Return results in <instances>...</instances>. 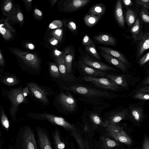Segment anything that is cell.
<instances>
[{
  "label": "cell",
  "mask_w": 149,
  "mask_h": 149,
  "mask_svg": "<svg viewBox=\"0 0 149 149\" xmlns=\"http://www.w3.org/2000/svg\"><path fill=\"white\" fill-rule=\"evenodd\" d=\"M23 88L21 86L11 88L9 90L2 89V95L7 97L10 102L9 113L12 120L15 123L17 122L16 114L19 105L23 103L29 104L27 96L23 92Z\"/></svg>",
  "instance_id": "1"
},
{
  "label": "cell",
  "mask_w": 149,
  "mask_h": 149,
  "mask_svg": "<svg viewBox=\"0 0 149 149\" xmlns=\"http://www.w3.org/2000/svg\"><path fill=\"white\" fill-rule=\"evenodd\" d=\"M53 104L58 112L65 115L73 113L77 109L76 100L68 91L65 93L63 91H61L56 94Z\"/></svg>",
  "instance_id": "2"
},
{
  "label": "cell",
  "mask_w": 149,
  "mask_h": 149,
  "mask_svg": "<svg viewBox=\"0 0 149 149\" xmlns=\"http://www.w3.org/2000/svg\"><path fill=\"white\" fill-rule=\"evenodd\" d=\"M63 88L66 91L88 97L106 99H111L114 97L112 93L110 92L96 89L83 84H74L68 86H64Z\"/></svg>",
  "instance_id": "3"
},
{
  "label": "cell",
  "mask_w": 149,
  "mask_h": 149,
  "mask_svg": "<svg viewBox=\"0 0 149 149\" xmlns=\"http://www.w3.org/2000/svg\"><path fill=\"white\" fill-rule=\"evenodd\" d=\"M14 149H38L34 130L29 125L21 127L16 138Z\"/></svg>",
  "instance_id": "4"
},
{
  "label": "cell",
  "mask_w": 149,
  "mask_h": 149,
  "mask_svg": "<svg viewBox=\"0 0 149 149\" xmlns=\"http://www.w3.org/2000/svg\"><path fill=\"white\" fill-rule=\"evenodd\" d=\"M27 116L33 119L38 120H46L52 124L62 127L72 135L77 132L75 126L67 121L63 117L57 116L46 112L38 113H29Z\"/></svg>",
  "instance_id": "5"
},
{
  "label": "cell",
  "mask_w": 149,
  "mask_h": 149,
  "mask_svg": "<svg viewBox=\"0 0 149 149\" xmlns=\"http://www.w3.org/2000/svg\"><path fill=\"white\" fill-rule=\"evenodd\" d=\"M26 84L29 89L30 93L36 100L43 105L46 106L49 104L48 97L54 94V92L50 88L33 82H27Z\"/></svg>",
  "instance_id": "6"
},
{
  "label": "cell",
  "mask_w": 149,
  "mask_h": 149,
  "mask_svg": "<svg viewBox=\"0 0 149 149\" xmlns=\"http://www.w3.org/2000/svg\"><path fill=\"white\" fill-rule=\"evenodd\" d=\"M13 52L23 60L28 67L29 73L36 75L40 73L39 71L41 69L40 61L35 55L22 52L17 49H15Z\"/></svg>",
  "instance_id": "7"
},
{
  "label": "cell",
  "mask_w": 149,
  "mask_h": 149,
  "mask_svg": "<svg viewBox=\"0 0 149 149\" xmlns=\"http://www.w3.org/2000/svg\"><path fill=\"white\" fill-rule=\"evenodd\" d=\"M106 130L108 136L117 141L127 145L132 144V141L131 138L118 124L108 125Z\"/></svg>",
  "instance_id": "8"
},
{
  "label": "cell",
  "mask_w": 149,
  "mask_h": 149,
  "mask_svg": "<svg viewBox=\"0 0 149 149\" xmlns=\"http://www.w3.org/2000/svg\"><path fill=\"white\" fill-rule=\"evenodd\" d=\"M81 78L83 81L90 82L104 89L116 91L119 88V85L106 77L83 76Z\"/></svg>",
  "instance_id": "9"
},
{
  "label": "cell",
  "mask_w": 149,
  "mask_h": 149,
  "mask_svg": "<svg viewBox=\"0 0 149 149\" xmlns=\"http://www.w3.org/2000/svg\"><path fill=\"white\" fill-rule=\"evenodd\" d=\"M65 54L58 57L56 59V63L59 69L61 79L67 83H75L78 81V79L73 74H70L67 72L65 60Z\"/></svg>",
  "instance_id": "10"
},
{
  "label": "cell",
  "mask_w": 149,
  "mask_h": 149,
  "mask_svg": "<svg viewBox=\"0 0 149 149\" xmlns=\"http://www.w3.org/2000/svg\"><path fill=\"white\" fill-rule=\"evenodd\" d=\"M36 130L40 149H53L49 134L47 129L38 126Z\"/></svg>",
  "instance_id": "11"
},
{
  "label": "cell",
  "mask_w": 149,
  "mask_h": 149,
  "mask_svg": "<svg viewBox=\"0 0 149 149\" xmlns=\"http://www.w3.org/2000/svg\"><path fill=\"white\" fill-rule=\"evenodd\" d=\"M81 61L89 66L108 73H109V72L112 71H118L115 68L88 56L82 57Z\"/></svg>",
  "instance_id": "12"
},
{
  "label": "cell",
  "mask_w": 149,
  "mask_h": 149,
  "mask_svg": "<svg viewBox=\"0 0 149 149\" xmlns=\"http://www.w3.org/2000/svg\"><path fill=\"white\" fill-rule=\"evenodd\" d=\"M78 70L84 76L104 77L109 74L89 66L81 61L79 62Z\"/></svg>",
  "instance_id": "13"
},
{
  "label": "cell",
  "mask_w": 149,
  "mask_h": 149,
  "mask_svg": "<svg viewBox=\"0 0 149 149\" xmlns=\"http://www.w3.org/2000/svg\"><path fill=\"white\" fill-rule=\"evenodd\" d=\"M127 117L132 118L131 116L126 109L119 111L113 110L109 112L108 115L104 121L107 123L108 125L117 124Z\"/></svg>",
  "instance_id": "14"
},
{
  "label": "cell",
  "mask_w": 149,
  "mask_h": 149,
  "mask_svg": "<svg viewBox=\"0 0 149 149\" xmlns=\"http://www.w3.org/2000/svg\"><path fill=\"white\" fill-rule=\"evenodd\" d=\"M0 81L4 85L10 86H16L21 81L15 75L12 74L0 72Z\"/></svg>",
  "instance_id": "15"
},
{
  "label": "cell",
  "mask_w": 149,
  "mask_h": 149,
  "mask_svg": "<svg viewBox=\"0 0 149 149\" xmlns=\"http://www.w3.org/2000/svg\"><path fill=\"white\" fill-rule=\"evenodd\" d=\"M51 132L54 149H65V144L59 128L56 126Z\"/></svg>",
  "instance_id": "16"
},
{
  "label": "cell",
  "mask_w": 149,
  "mask_h": 149,
  "mask_svg": "<svg viewBox=\"0 0 149 149\" xmlns=\"http://www.w3.org/2000/svg\"><path fill=\"white\" fill-rule=\"evenodd\" d=\"M100 54L102 57L109 63L124 72H127L126 65L117 59L110 55L101 51Z\"/></svg>",
  "instance_id": "17"
},
{
  "label": "cell",
  "mask_w": 149,
  "mask_h": 149,
  "mask_svg": "<svg viewBox=\"0 0 149 149\" xmlns=\"http://www.w3.org/2000/svg\"><path fill=\"white\" fill-rule=\"evenodd\" d=\"M89 0H73L68 1L65 4V10L67 11H76L88 3Z\"/></svg>",
  "instance_id": "18"
},
{
  "label": "cell",
  "mask_w": 149,
  "mask_h": 149,
  "mask_svg": "<svg viewBox=\"0 0 149 149\" xmlns=\"http://www.w3.org/2000/svg\"><path fill=\"white\" fill-rule=\"evenodd\" d=\"M98 48L100 51L117 59L126 65H128L127 60L122 54L117 51L105 46H98Z\"/></svg>",
  "instance_id": "19"
},
{
  "label": "cell",
  "mask_w": 149,
  "mask_h": 149,
  "mask_svg": "<svg viewBox=\"0 0 149 149\" xmlns=\"http://www.w3.org/2000/svg\"><path fill=\"white\" fill-rule=\"evenodd\" d=\"M139 40V41L138 46L137 55L139 56L149 48V32L143 34Z\"/></svg>",
  "instance_id": "20"
},
{
  "label": "cell",
  "mask_w": 149,
  "mask_h": 149,
  "mask_svg": "<svg viewBox=\"0 0 149 149\" xmlns=\"http://www.w3.org/2000/svg\"><path fill=\"white\" fill-rule=\"evenodd\" d=\"M114 15L119 26L121 27L123 26L125 24V20L121 0L118 1L116 3L114 11Z\"/></svg>",
  "instance_id": "21"
},
{
  "label": "cell",
  "mask_w": 149,
  "mask_h": 149,
  "mask_svg": "<svg viewBox=\"0 0 149 149\" xmlns=\"http://www.w3.org/2000/svg\"><path fill=\"white\" fill-rule=\"evenodd\" d=\"M94 38L99 42L104 45L115 46L116 44L115 38L108 34H101L95 36Z\"/></svg>",
  "instance_id": "22"
},
{
  "label": "cell",
  "mask_w": 149,
  "mask_h": 149,
  "mask_svg": "<svg viewBox=\"0 0 149 149\" xmlns=\"http://www.w3.org/2000/svg\"><path fill=\"white\" fill-rule=\"evenodd\" d=\"M105 77L123 88H127L128 87L127 82L123 76L108 74Z\"/></svg>",
  "instance_id": "23"
},
{
  "label": "cell",
  "mask_w": 149,
  "mask_h": 149,
  "mask_svg": "<svg viewBox=\"0 0 149 149\" xmlns=\"http://www.w3.org/2000/svg\"><path fill=\"white\" fill-rule=\"evenodd\" d=\"M141 28L140 21L139 19H137L131 29V31L133 38L135 40H139L143 35L141 32Z\"/></svg>",
  "instance_id": "24"
},
{
  "label": "cell",
  "mask_w": 149,
  "mask_h": 149,
  "mask_svg": "<svg viewBox=\"0 0 149 149\" xmlns=\"http://www.w3.org/2000/svg\"><path fill=\"white\" fill-rule=\"evenodd\" d=\"M88 114L90 120L95 125L106 127L108 126L107 123L105 121H103L99 115L97 113L90 111Z\"/></svg>",
  "instance_id": "25"
},
{
  "label": "cell",
  "mask_w": 149,
  "mask_h": 149,
  "mask_svg": "<svg viewBox=\"0 0 149 149\" xmlns=\"http://www.w3.org/2000/svg\"><path fill=\"white\" fill-rule=\"evenodd\" d=\"M106 10V7L102 3H98L93 6L89 11V15L101 16L103 15Z\"/></svg>",
  "instance_id": "26"
},
{
  "label": "cell",
  "mask_w": 149,
  "mask_h": 149,
  "mask_svg": "<svg viewBox=\"0 0 149 149\" xmlns=\"http://www.w3.org/2000/svg\"><path fill=\"white\" fill-rule=\"evenodd\" d=\"M1 121L3 129L8 131L10 128V122L4 111L3 106L1 105L0 108Z\"/></svg>",
  "instance_id": "27"
},
{
  "label": "cell",
  "mask_w": 149,
  "mask_h": 149,
  "mask_svg": "<svg viewBox=\"0 0 149 149\" xmlns=\"http://www.w3.org/2000/svg\"><path fill=\"white\" fill-rule=\"evenodd\" d=\"M131 114L133 118L136 122H139L143 118V110L141 108L131 107Z\"/></svg>",
  "instance_id": "28"
},
{
  "label": "cell",
  "mask_w": 149,
  "mask_h": 149,
  "mask_svg": "<svg viewBox=\"0 0 149 149\" xmlns=\"http://www.w3.org/2000/svg\"><path fill=\"white\" fill-rule=\"evenodd\" d=\"M65 60L67 72L70 74L72 73V61L73 59V54L70 51L68 50L65 53Z\"/></svg>",
  "instance_id": "29"
},
{
  "label": "cell",
  "mask_w": 149,
  "mask_h": 149,
  "mask_svg": "<svg viewBox=\"0 0 149 149\" xmlns=\"http://www.w3.org/2000/svg\"><path fill=\"white\" fill-rule=\"evenodd\" d=\"M101 17L99 15H87L84 18L85 23L87 26L91 27L97 22Z\"/></svg>",
  "instance_id": "30"
},
{
  "label": "cell",
  "mask_w": 149,
  "mask_h": 149,
  "mask_svg": "<svg viewBox=\"0 0 149 149\" xmlns=\"http://www.w3.org/2000/svg\"><path fill=\"white\" fill-rule=\"evenodd\" d=\"M100 140L103 147L105 149H110L118 146L114 141L104 136L100 137Z\"/></svg>",
  "instance_id": "31"
},
{
  "label": "cell",
  "mask_w": 149,
  "mask_h": 149,
  "mask_svg": "<svg viewBox=\"0 0 149 149\" xmlns=\"http://www.w3.org/2000/svg\"><path fill=\"white\" fill-rule=\"evenodd\" d=\"M49 72L53 78L61 79L60 73L58 66L55 64L51 63L49 65Z\"/></svg>",
  "instance_id": "32"
},
{
  "label": "cell",
  "mask_w": 149,
  "mask_h": 149,
  "mask_svg": "<svg viewBox=\"0 0 149 149\" xmlns=\"http://www.w3.org/2000/svg\"><path fill=\"white\" fill-rule=\"evenodd\" d=\"M126 19L129 26H132L136 21L135 14L133 11L131 9H128L126 12Z\"/></svg>",
  "instance_id": "33"
},
{
  "label": "cell",
  "mask_w": 149,
  "mask_h": 149,
  "mask_svg": "<svg viewBox=\"0 0 149 149\" xmlns=\"http://www.w3.org/2000/svg\"><path fill=\"white\" fill-rule=\"evenodd\" d=\"M86 50L91 55L97 59L101 60V58L95 48L94 45L85 46Z\"/></svg>",
  "instance_id": "34"
},
{
  "label": "cell",
  "mask_w": 149,
  "mask_h": 149,
  "mask_svg": "<svg viewBox=\"0 0 149 149\" xmlns=\"http://www.w3.org/2000/svg\"><path fill=\"white\" fill-rule=\"evenodd\" d=\"M0 32L6 39H9L11 37V36L9 31L3 27L2 24L0 25Z\"/></svg>",
  "instance_id": "35"
},
{
  "label": "cell",
  "mask_w": 149,
  "mask_h": 149,
  "mask_svg": "<svg viewBox=\"0 0 149 149\" xmlns=\"http://www.w3.org/2000/svg\"><path fill=\"white\" fill-rule=\"evenodd\" d=\"M140 15L144 22L149 23V14L146 8H143L141 10Z\"/></svg>",
  "instance_id": "36"
},
{
  "label": "cell",
  "mask_w": 149,
  "mask_h": 149,
  "mask_svg": "<svg viewBox=\"0 0 149 149\" xmlns=\"http://www.w3.org/2000/svg\"><path fill=\"white\" fill-rule=\"evenodd\" d=\"M133 97L135 99L147 100H149V94L138 93L134 95Z\"/></svg>",
  "instance_id": "37"
},
{
  "label": "cell",
  "mask_w": 149,
  "mask_h": 149,
  "mask_svg": "<svg viewBox=\"0 0 149 149\" xmlns=\"http://www.w3.org/2000/svg\"><path fill=\"white\" fill-rule=\"evenodd\" d=\"M63 26L62 22L59 20H55L52 22L49 25V27L54 29L61 27Z\"/></svg>",
  "instance_id": "38"
},
{
  "label": "cell",
  "mask_w": 149,
  "mask_h": 149,
  "mask_svg": "<svg viewBox=\"0 0 149 149\" xmlns=\"http://www.w3.org/2000/svg\"><path fill=\"white\" fill-rule=\"evenodd\" d=\"M82 43L85 46L94 45L93 41L87 34L84 36L82 41Z\"/></svg>",
  "instance_id": "39"
},
{
  "label": "cell",
  "mask_w": 149,
  "mask_h": 149,
  "mask_svg": "<svg viewBox=\"0 0 149 149\" xmlns=\"http://www.w3.org/2000/svg\"><path fill=\"white\" fill-rule=\"evenodd\" d=\"M136 1L137 4L149 9V0H137Z\"/></svg>",
  "instance_id": "40"
},
{
  "label": "cell",
  "mask_w": 149,
  "mask_h": 149,
  "mask_svg": "<svg viewBox=\"0 0 149 149\" xmlns=\"http://www.w3.org/2000/svg\"><path fill=\"white\" fill-rule=\"evenodd\" d=\"M149 61V52L143 56L139 60V63L141 65H143Z\"/></svg>",
  "instance_id": "41"
},
{
  "label": "cell",
  "mask_w": 149,
  "mask_h": 149,
  "mask_svg": "<svg viewBox=\"0 0 149 149\" xmlns=\"http://www.w3.org/2000/svg\"><path fill=\"white\" fill-rule=\"evenodd\" d=\"M63 31L61 29H58L54 32L55 36L59 40H61L63 36Z\"/></svg>",
  "instance_id": "42"
},
{
  "label": "cell",
  "mask_w": 149,
  "mask_h": 149,
  "mask_svg": "<svg viewBox=\"0 0 149 149\" xmlns=\"http://www.w3.org/2000/svg\"><path fill=\"white\" fill-rule=\"evenodd\" d=\"M142 149H149V139L147 136H145L143 141Z\"/></svg>",
  "instance_id": "43"
},
{
  "label": "cell",
  "mask_w": 149,
  "mask_h": 149,
  "mask_svg": "<svg viewBox=\"0 0 149 149\" xmlns=\"http://www.w3.org/2000/svg\"><path fill=\"white\" fill-rule=\"evenodd\" d=\"M69 28L72 31H75L77 29V26L76 24L73 22H70L68 24Z\"/></svg>",
  "instance_id": "44"
},
{
  "label": "cell",
  "mask_w": 149,
  "mask_h": 149,
  "mask_svg": "<svg viewBox=\"0 0 149 149\" xmlns=\"http://www.w3.org/2000/svg\"><path fill=\"white\" fill-rule=\"evenodd\" d=\"M149 92V86H146L137 90L136 93H146Z\"/></svg>",
  "instance_id": "45"
},
{
  "label": "cell",
  "mask_w": 149,
  "mask_h": 149,
  "mask_svg": "<svg viewBox=\"0 0 149 149\" xmlns=\"http://www.w3.org/2000/svg\"><path fill=\"white\" fill-rule=\"evenodd\" d=\"M12 4L11 2H9L5 5L4 7V10L6 11H9L11 8Z\"/></svg>",
  "instance_id": "46"
},
{
  "label": "cell",
  "mask_w": 149,
  "mask_h": 149,
  "mask_svg": "<svg viewBox=\"0 0 149 149\" xmlns=\"http://www.w3.org/2000/svg\"><path fill=\"white\" fill-rule=\"evenodd\" d=\"M1 129L0 130V149H2V146L4 143V140L2 135Z\"/></svg>",
  "instance_id": "47"
},
{
  "label": "cell",
  "mask_w": 149,
  "mask_h": 149,
  "mask_svg": "<svg viewBox=\"0 0 149 149\" xmlns=\"http://www.w3.org/2000/svg\"><path fill=\"white\" fill-rule=\"evenodd\" d=\"M5 65V62L4 59L1 54V51L0 53V65L1 67L4 66Z\"/></svg>",
  "instance_id": "48"
},
{
  "label": "cell",
  "mask_w": 149,
  "mask_h": 149,
  "mask_svg": "<svg viewBox=\"0 0 149 149\" xmlns=\"http://www.w3.org/2000/svg\"><path fill=\"white\" fill-rule=\"evenodd\" d=\"M123 1L124 3L126 6H130L132 4V2L130 0H123Z\"/></svg>",
  "instance_id": "49"
},
{
  "label": "cell",
  "mask_w": 149,
  "mask_h": 149,
  "mask_svg": "<svg viewBox=\"0 0 149 149\" xmlns=\"http://www.w3.org/2000/svg\"><path fill=\"white\" fill-rule=\"evenodd\" d=\"M17 17L18 20L20 21H22L23 19V16L20 12L17 15Z\"/></svg>",
  "instance_id": "50"
},
{
  "label": "cell",
  "mask_w": 149,
  "mask_h": 149,
  "mask_svg": "<svg viewBox=\"0 0 149 149\" xmlns=\"http://www.w3.org/2000/svg\"><path fill=\"white\" fill-rule=\"evenodd\" d=\"M35 13L39 16H41L42 15V12L38 9H36L34 10Z\"/></svg>",
  "instance_id": "51"
},
{
  "label": "cell",
  "mask_w": 149,
  "mask_h": 149,
  "mask_svg": "<svg viewBox=\"0 0 149 149\" xmlns=\"http://www.w3.org/2000/svg\"><path fill=\"white\" fill-rule=\"evenodd\" d=\"M149 84V77L146 79L143 83V85H146Z\"/></svg>",
  "instance_id": "52"
},
{
  "label": "cell",
  "mask_w": 149,
  "mask_h": 149,
  "mask_svg": "<svg viewBox=\"0 0 149 149\" xmlns=\"http://www.w3.org/2000/svg\"><path fill=\"white\" fill-rule=\"evenodd\" d=\"M58 43V41L56 39H55L52 41L51 44L52 45H56Z\"/></svg>",
  "instance_id": "53"
},
{
  "label": "cell",
  "mask_w": 149,
  "mask_h": 149,
  "mask_svg": "<svg viewBox=\"0 0 149 149\" xmlns=\"http://www.w3.org/2000/svg\"><path fill=\"white\" fill-rule=\"evenodd\" d=\"M55 54L56 56H59L61 54V52L57 50H56L55 51Z\"/></svg>",
  "instance_id": "54"
},
{
  "label": "cell",
  "mask_w": 149,
  "mask_h": 149,
  "mask_svg": "<svg viewBox=\"0 0 149 149\" xmlns=\"http://www.w3.org/2000/svg\"><path fill=\"white\" fill-rule=\"evenodd\" d=\"M29 48L31 49H33L34 48V45L32 44H29L28 45Z\"/></svg>",
  "instance_id": "55"
},
{
  "label": "cell",
  "mask_w": 149,
  "mask_h": 149,
  "mask_svg": "<svg viewBox=\"0 0 149 149\" xmlns=\"http://www.w3.org/2000/svg\"><path fill=\"white\" fill-rule=\"evenodd\" d=\"M86 149H88V147H87V146L86 147Z\"/></svg>",
  "instance_id": "56"
}]
</instances>
